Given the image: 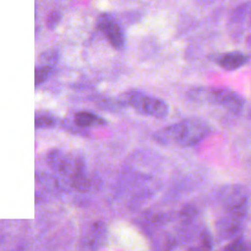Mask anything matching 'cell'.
<instances>
[{
	"label": "cell",
	"instance_id": "cell-1",
	"mask_svg": "<svg viewBox=\"0 0 251 251\" xmlns=\"http://www.w3.org/2000/svg\"><path fill=\"white\" fill-rule=\"evenodd\" d=\"M209 126L202 120L188 118L171 125L159 132V139L189 147L200 142L209 132Z\"/></svg>",
	"mask_w": 251,
	"mask_h": 251
},
{
	"label": "cell",
	"instance_id": "cell-2",
	"mask_svg": "<svg viewBox=\"0 0 251 251\" xmlns=\"http://www.w3.org/2000/svg\"><path fill=\"white\" fill-rule=\"evenodd\" d=\"M189 97L199 102H209L221 105L232 113H239L243 108V99L227 88L198 87L189 91Z\"/></svg>",
	"mask_w": 251,
	"mask_h": 251
},
{
	"label": "cell",
	"instance_id": "cell-3",
	"mask_svg": "<svg viewBox=\"0 0 251 251\" xmlns=\"http://www.w3.org/2000/svg\"><path fill=\"white\" fill-rule=\"evenodd\" d=\"M126 102L142 115L163 119L169 114V105L162 99L146 95L139 91L126 94Z\"/></svg>",
	"mask_w": 251,
	"mask_h": 251
},
{
	"label": "cell",
	"instance_id": "cell-4",
	"mask_svg": "<svg viewBox=\"0 0 251 251\" xmlns=\"http://www.w3.org/2000/svg\"><path fill=\"white\" fill-rule=\"evenodd\" d=\"M97 25L115 49L122 50L124 48L126 42L125 35L113 16L106 13L101 14L97 19Z\"/></svg>",
	"mask_w": 251,
	"mask_h": 251
},
{
	"label": "cell",
	"instance_id": "cell-5",
	"mask_svg": "<svg viewBox=\"0 0 251 251\" xmlns=\"http://www.w3.org/2000/svg\"><path fill=\"white\" fill-rule=\"evenodd\" d=\"M247 60L248 58L245 54L234 51V52H228L222 55L219 59V64L225 70L233 71L245 65Z\"/></svg>",
	"mask_w": 251,
	"mask_h": 251
},
{
	"label": "cell",
	"instance_id": "cell-6",
	"mask_svg": "<svg viewBox=\"0 0 251 251\" xmlns=\"http://www.w3.org/2000/svg\"><path fill=\"white\" fill-rule=\"evenodd\" d=\"M75 123L76 126L80 127H87L92 126L93 125H105L106 121H104L101 117H98L93 113L87 111H79L75 115Z\"/></svg>",
	"mask_w": 251,
	"mask_h": 251
},
{
	"label": "cell",
	"instance_id": "cell-7",
	"mask_svg": "<svg viewBox=\"0 0 251 251\" xmlns=\"http://www.w3.org/2000/svg\"><path fill=\"white\" fill-rule=\"evenodd\" d=\"M36 128H48L55 126L56 121L52 116L49 115H37L34 120Z\"/></svg>",
	"mask_w": 251,
	"mask_h": 251
},
{
	"label": "cell",
	"instance_id": "cell-8",
	"mask_svg": "<svg viewBox=\"0 0 251 251\" xmlns=\"http://www.w3.org/2000/svg\"><path fill=\"white\" fill-rule=\"evenodd\" d=\"M50 66H46V65H42L39 67L35 68V80H34V84L36 86H38L39 84H41L43 81L46 80V78L49 75L50 73Z\"/></svg>",
	"mask_w": 251,
	"mask_h": 251
},
{
	"label": "cell",
	"instance_id": "cell-9",
	"mask_svg": "<svg viewBox=\"0 0 251 251\" xmlns=\"http://www.w3.org/2000/svg\"><path fill=\"white\" fill-rule=\"evenodd\" d=\"M61 18H62V15H61L60 12H58V11L51 12L48 15L47 19H46V25H47V27L49 29H54L58 25V24L60 23Z\"/></svg>",
	"mask_w": 251,
	"mask_h": 251
},
{
	"label": "cell",
	"instance_id": "cell-10",
	"mask_svg": "<svg viewBox=\"0 0 251 251\" xmlns=\"http://www.w3.org/2000/svg\"><path fill=\"white\" fill-rule=\"evenodd\" d=\"M225 251H245V247L241 242H233L226 247Z\"/></svg>",
	"mask_w": 251,
	"mask_h": 251
}]
</instances>
